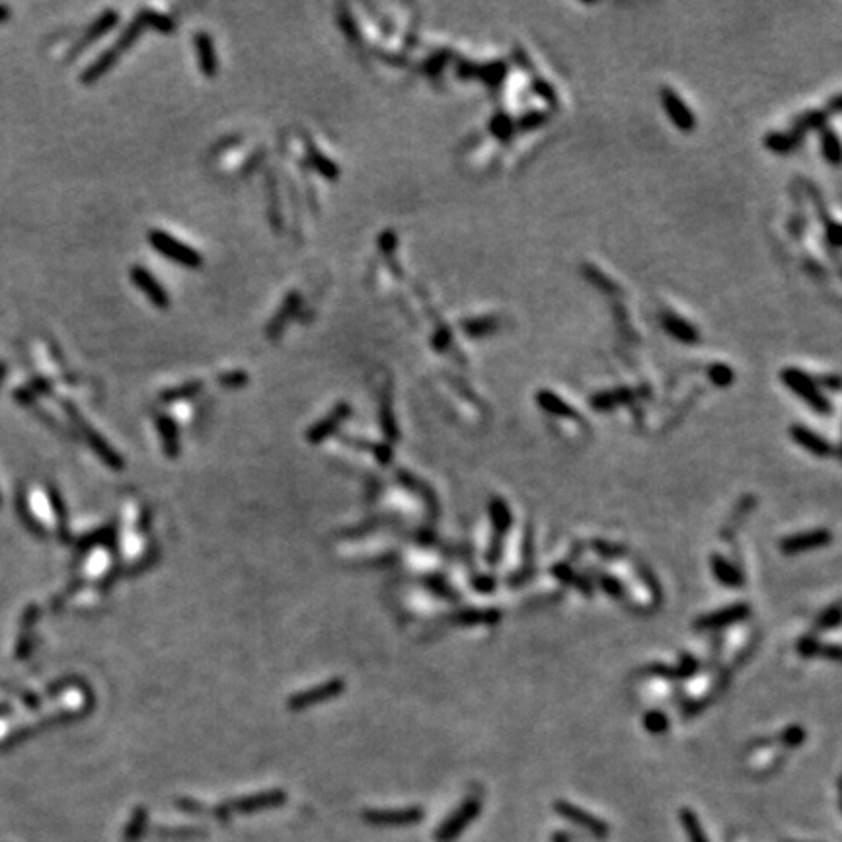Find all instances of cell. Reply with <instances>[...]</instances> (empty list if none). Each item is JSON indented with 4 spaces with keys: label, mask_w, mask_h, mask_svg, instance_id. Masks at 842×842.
I'll list each match as a JSON object with an SVG mask.
<instances>
[{
    "label": "cell",
    "mask_w": 842,
    "mask_h": 842,
    "mask_svg": "<svg viewBox=\"0 0 842 842\" xmlns=\"http://www.w3.org/2000/svg\"><path fill=\"white\" fill-rule=\"evenodd\" d=\"M131 281H133V285L139 291H142L145 293V296H147L150 303L155 304V306H158V308H166L168 304H170V296H168V293H166V289L156 281V277L148 269H145V267L140 266H135L133 269H131Z\"/></svg>",
    "instance_id": "8992f818"
},
{
    "label": "cell",
    "mask_w": 842,
    "mask_h": 842,
    "mask_svg": "<svg viewBox=\"0 0 842 842\" xmlns=\"http://www.w3.org/2000/svg\"><path fill=\"white\" fill-rule=\"evenodd\" d=\"M643 725H645L648 732L659 735V733H665L669 729V719L661 712H648L645 717H643Z\"/></svg>",
    "instance_id": "4316f807"
},
{
    "label": "cell",
    "mask_w": 842,
    "mask_h": 842,
    "mask_svg": "<svg viewBox=\"0 0 842 842\" xmlns=\"http://www.w3.org/2000/svg\"><path fill=\"white\" fill-rule=\"evenodd\" d=\"M298 304H301V295H298V293H291V295L285 298L283 306H281L279 311H277V314L271 318V322L267 324V336H269V338H277V336H279L283 326L287 324L289 320L295 316Z\"/></svg>",
    "instance_id": "9a60e30c"
},
{
    "label": "cell",
    "mask_w": 842,
    "mask_h": 842,
    "mask_svg": "<svg viewBox=\"0 0 842 842\" xmlns=\"http://www.w3.org/2000/svg\"><path fill=\"white\" fill-rule=\"evenodd\" d=\"M554 809H556V813L560 815V817L568 819L569 823H576L577 827L589 831L591 835H595V836L608 835V825H606L605 821H601L598 817L591 815V813H587L585 809H581V807H577V806H573V804H569V801H563V799H560V801H556L554 804Z\"/></svg>",
    "instance_id": "3957f363"
},
{
    "label": "cell",
    "mask_w": 842,
    "mask_h": 842,
    "mask_svg": "<svg viewBox=\"0 0 842 842\" xmlns=\"http://www.w3.org/2000/svg\"><path fill=\"white\" fill-rule=\"evenodd\" d=\"M782 380L791 392H796L799 398H804L809 406L819 412V414H831V402H828L819 392L817 385L807 377L804 370L786 369L782 373Z\"/></svg>",
    "instance_id": "7a4b0ae2"
},
{
    "label": "cell",
    "mask_w": 842,
    "mask_h": 842,
    "mask_svg": "<svg viewBox=\"0 0 842 842\" xmlns=\"http://www.w3.org/2000/svg\"><path fill=\"white\" fill-rule=\"evenodd\" d=\"M118 20H119L118 10H105L104 14L100 16L96 22L90 24L88 30L84 31V36H82L80 41L74 45L73 53L80 51V49H84V47H86L88 43H92V41H96V39H100L102 36H105V33H108V31H110L111 28L118 24Z\"/></svg>",
    "instance_id": "8fae6325"
},
{
    "label": "cell",
    "mask_w": 842,
    "mask_h": 842,
    "mask_svg": "<svg viewBox=\"0 0 842 842\" xmlns=\"http://www.w3.org/2000/svg\"><path fill=\"white\" fill-rule=\"evenodd\" d=\"M341 688H343V685H341L340 680H333V682L322 685L318 690H308V692H303V695L293 696V698H291V708L301 710L304 708V706L316 704V702L324 700V698H330V696L338 695Z\"/></svg>",
    "instance_id": "2e32d148"
},
{
    "label": "cell",
    "mask_w": 842,
    "mask_h": 842,
    "mask_svg": "<svg viewBox=\"0 0 842 842\" xmlns=\"http://www.w3.org/2000/svg\"><path fill=\"white\" fill-rule=\"evenodd\" d=\"M663 326H665L667 332L671 333V336H675L677 340L687 341V343H692V341L698 340V333H696L695 328L688 324V322H685V320L672 316V314L665 316V320H663Z\"/></svg>",
    "instance_id": "44dd1931"
},
{
    "label": "cell",
    "mask_w": 842,
    "mask_h": 842,
    "mask_svg": "<svg viewBox=\"0 0 842 842\" xmlns=\"http://www.w3.org/2000/svg\"><path fill=\"white\" fill-rule=\"evenodd\" d=\"M821 145H823L825 158H828L831 162L835 164L838 162V158H841V142H838V137H836L833 131H825V133H823Z\"/></svg>",
    "instance_id": "484cf974"
},
{
    "label": "cell",
    "mask_w": 842,
    "mask_h": 842,
    "mask_svg": "<svg viewBox=\"0 0 842 842\" xmlns=\"http://www.w3.org/2000/svg\"><path fill=\"white\" fill-rule=\"evenodd\" d=\"M378 244H380V250H383V254L385 256H388V254H394V248H396V234L392 232V230H386L385 234L380 237V240H378Z\"/></svg>",
    "instance_id": "f35d334b"
},
{
    "label": "cell",
    "mask_w": 842,
    "mask_h": 842,
    "mask_svg": "<svg viewBox=\"0 0 842 842\" xmlns=\"http://www.w3.org/2000/svg\"><path fill=\"white\" fill-rule=\"evenodd\" d=\"M821 650H823V645H819V642L813 640V638H804V640L799 642V653H801L804 658L821 655Z\"/></svg>",
    "instance_id": "d590c367"
},
{
    "label": "cell",
    "mask_w": 842,
    "mask_h": 842,
    "mask_svg": "<svg viewBox=\"0 0 842 842\" xmlns=\"http://www.w3.org/2000/svg\"><path fill=\"white\" fill-rule=\"evenodd\" d=\"M838 622H841V608H838V605H833L831 608H828L827 613L821 616L819 622H817V628L819 630L836 628V626H838Z\"/></svg>",
    "instance_id": "f546056e"
},
{
    "label": "cell",
    "mask_w": 842,
    "mask_h": 842,
    "mask_svg": "<svg viewBox=\"0 0 842 842\" xmlns=\"http://www.w3.org/2000/svg\"><path fill=\"white\" fill-rule=\"evenodd\" d=\"M464 330L470 336H486L494 330V324L489 320H474V322H466Z\"/></svg>",
    "instance_id": "e575fe53"
},
{
    "label": "cell",
    "mask_w": 842,
    "mask_h": 842,
    "mask_svg": "<svg viewBox=\"0 0 842 842\" xmlns=\"http://www.w3.org/2000/svg\"><path fill=\"white\" fill-rule=\"evenodd\" d=\"M306 152H308L311 164L314 166V168H316L318 174H322V176L328 177V180H336V177L340 176V168H338V164L332 162L328 156L322 155V152H320V150L314 147V142H311V139H306Z\"/></svg>",
    "instance_id": "ffe728a7"
},
{
    "label": "cell",
    "mask_w": 842,
    "mask_h": 842,
    "mask_svg": "<svg viewBox=\"0 0 842 842\" xmlns=\"http://www.w3.org/2000/svg\"><path fill=\"white\" fill-rule=\"evenodd\" d=\"M349 404H338V406L333 407V412L330 415H326L324 420L318 421L316 425L308 431V441L311 443H320L322 439H326V437L330 435L332 431H336V427L340 425L341 421L345 420L349 415Z\"/></svg>",
    "instance_id": "30bf717a"
},
{
    "label": "cell",
    "mask_w": 842,
    "mask_h": 842,
    "mask_svg": "<svg viewBox=\"0 0 842 842\" xmlns=\"http://www.w3.org/2000/svg\"><path fill=\"white\" fill-rule=\"evenodd\" d=\"M747 616H751V608H749L745 603H737V605H729L725 606V608H722V610H716V613H710L706 614V616H702V618L696 620L695 628L719 630L729 626V624H735V622L745 620Z\"/></svg>",
    "instance_id": "5b68a950"
},
{
    "label": "cell",
    "mask_w": 842,
    "mask_h": 842,
    "mask_svg": "<svg viewBox=\"0 0 842 842\" xmlns=\"http://www.w3.org/2000/svg\"><path fill=\"white\" fill-rule=\"evenodd\" d=\"M121 55H123V53L119 51L115 45L110 47V49H105V51L82 73V82H84V84H94L96 80H100L108 71H111V68L115 67V63H118Z\"/></svg>",
    "instance_id": "7c38bea8"
},
{
    "label": "cell",
    "mask_w": 842,
    "mask_h": 842,
    "mask_svg": "<svg viewBox=\"0 0 842 842\" xmlns=\"http://www.w3.org/2000/svg\"><path fill=\"white\" fill-rule=\"evenodd\" d=\"M201 383L199 380H192V383H185V385L177 386V388H168L166 392H162V396L160 398L164 400V402H172V400H180V398H189V396H193V394H197V392L201 390Z\"/></svg>",
    "instance_id": "d4e9b609"
},
{
    "label": "cell",
    "mask_w": 842,
    "mask_h": 842,
    "mask_svg": "<svg viewBox=\"0 0 842 842\" xmlns=\"http://www.w3.org/2000/svg\"><path fill=\"white\" fill-rule=\"evenodd\" d=\"M790 435L799 447H804L806 451H809L815 457H835L836 454V449L833 445L825 441L819 433H815V431L804 427V425H794L790 429Z\"/></svg>",
    "instance_id": "52a82bcc"
},
{
    "label": "cell",
    "mask_w": 842,
    "mask_h": 842,
    "mask_svg": "<svg viewBox=\"0 0 842 842\" xmlns=\"http://www.w3.org/2000/svg\"><path fill=\"white\" fill-rule=\"evenodd\" d=\"M492 131H494L497 137H507V135L513 131V123H511L509 119L505 118V115H499V118L494 119V123H492Z\"/></svg>",
    "instance_id": "74e56055"
},
{
    "label": "cell",
    "mask_w": 842,
    "mask_h": 842,
    "mask_svg": "<svg viewBox=\"0 0 842 842\" xmlns=\"http://www.w3.org/2000/svg\"><path fill=\"white\" fill-rule=\"evenodd\" d=\"M833 540V534L825 529H817V531L801 532V534H791L788 539H784L780 542L784 554H801V552H809V550H817V548L827 546L828 542Z\"/></svg>",
    "instance_id": "277c9868"
},
{
    "label": "cell",
    "mask_w": 842,
    "mask_h": 842,
    "mask_svg": "<svg viewBox=\"0 0 842 842\" xmlns=\"http://www.w3.org/2000/svg\"><path fill=\"white\" fill-rule=\"evenodd\" d=\"M148 242H150V246H152L158 254H162V256H166V258L172 259V261H176L180 266L195 269V267H199L201 264H203V258H201L199 251L193 250L192 246L180 242L177 238H174L172 234H168V232H164V230H150V232H148Z\"/></svg>",
    "instance_id": "6da1fadb"
},
{
    "label": "cell",
    "mask_w": 842,
    "mask_h": 842,
    "mask_svg": "<svg viewBox=\"0 0 842 842\" xmlns=\"http://www.w3.org/2000/svg\"><path fill=\"white\" fill-rule=\"evenodd\" d=\"M804 739H806V732H804L799 725H791V727H788V729H786L782 735L784 743H786V745H790V747L801 745V743H804Z\"/></svg>",
    "instance_id": "836d02e7"
},
{
    "label": "cell",
    "mask_w": 842,
    "mask_h": 842,
    "mask_svg": "<svg viewBox=\"0 0 842 842\" xmlns=\"http://www.w3.org/2000/svg\"><path fill=\"white\" fill-rule=\"evenodd\" d=\"M552 842H568V836L561 835V833H556L554 836H552Z\"/></svg>",
    "instance_id": "ab89813d"
},
{
    "label": "cell",
    "mask_w": 842,
    "mask_h": 842,
    "mask_svg": "<svg viewBox=\"0 0 842 842\" xmlns=\"http://www.w3.org/2000/svg\"><path fill=\"white\" fill-rule=\"evenodd\" d=\"M158 429H160V433H162L166 452H168L170 457H176L177 454V431H176V425H174V421H172L170 417H166V415H158Z\"/></svg>",
    "instance_id": "cb8c5ba5"
},
{
    "label": "cell",
    "mask_w": 842,
    "mask_h": 842,
    "mask_svg": "<svg viewBox=\"0 0 842 842\" xmlns=\"http://www.w3.org/2000/svg\"><path fill=\"white\" fill-rule=\"evenodd\" d=\"M137 20H139L142 26H150V28H155V30L160 31V33H172V30H174V22H172L168 16L160 14V12H155V10H150V8L140 10Z\"/></svg>",
    "instance_id": "603a6c76"
},
{
    "label": "cell",
    "mask_w": 842,
    "mask_h": 842,
    "mask_svg": "<svg viewBox=\"0 0 842 842\" xmlns=\"http://www.w3.org/2000/svg\"><path fill=\"white\" fill-rule=\"evenodd\" d=\"M766 145L776 152H786V150H790L794 147V139L788 137V135H770L766 139Z\"/></svg>",
    "instance_id": "4dcf8cb0"
},
{
    "label": "cell",
    "mask_w": 842,
    "mask_h": 842,
    "mask_svg": "<svg viewBox=\"0 0 842 842\" xmlns=\"http://www.w3.org/2000/svg\"><path fill=\"white\" fill-rule=\"evenodd\" d=\"M712 571H714L717 581L725 587H741L743 585V577L739 573V569L725 560L724 556H712Z\"/></svg>",
    "instance_id": "e0dca14e"
},
{
    "label": "cell",
    "mask_w": 842,
    "mask_h": 842,
    "mask_svg": "<svg viewBox=\"0 0 842 842\" xmlns=\"http://www.w3.org/2000/svg\"><path fill=\"white\" fill-rule=\"evenodd\" d=\"M661 98H663V105H665L667 115L672 119V123L679 127L680 131L690 133V131H692L696 125L695 115L690 113V110H688L687 105H685V102H682V100L677 96V92H675V90L665 88L663 90V96Z\"/></svg>",
    "instance_id": "ba28073f"
},
{
    "label": "cell",
    "mask_w": 842,
    "mask_h": 842,
    "mask_svg": "<svg viewBox=\"0 0 842 842\" xmlns=\"http://www.w3.org/2000/svg\"><path fill=\"white\" fill-rule=\"evenodd\" d=\"M536 400H539V406L542 407L544 412H548V414L558 415V417H576V412L569 407L568 402H563L560 396H556L554 392H539Z\"/></svg>",
    "instance_id": "d6986e66"
},
{
    "label": "cell",
    "mask_w": 842,
    "mask_h": 842,
    "mask_svg": "<svg viewBox=\"0 0 842 842\" xmlns=\"http://www.w3.org/2000/svg\"><path fill=\"white\" fill-rule=\"evenodd\" d=\"M710 378L714 380V385L717 386H727L732 385L733 380V370L725 365H714L710 369Z\"/></svg>",
    "instance_id": "f1b7e54d"
},
{
    "label": "cell",
    "mask_w": 842,
    "mask_h": 842,
    "mask_svg": "<svg viewBox=\"0 0 842 842\" xmlns=\"http://www.w3.org/2000/svg\"><path fill=\"white\" fill-rule=\"evenodd\" d=\"M478 813H480V801L478 799H468L464 806L460 807L451 819L447 821V825L443 828V836H447V838L457 836L468 823H472L478 817Z\"/></svg>",
    "instance_id": "4fadbf2b"
},
{
    "label": "cell",
    "mask_w": 842,
    "mask_h": 842,
    "mask_svg": "<svg viewBox=\"0 0 842 842\" xmlns=\"http://www.w3.org/2000/svg\"><path fill=\"white\" fill-rule=\"evenodd\" d=\"M68 412L73 414V417H74V420H76V423H80L82 431L86 433V439H88L90 445H92V447L96 449L98 454H100V457L104 458V460H105V462H108V464H111V466H121V460H119L118 454H115V452L111 451V447H108V445H105L104 441L100 439V435H98L96 431H92V429H90L88 425L84 423V420H82L80 415L76 414V412H74V410L71 406H68Z\"/></svg>",
    "instance_id": "ac0fdd59"
},
{
    "label": "cell",
    "mask_w": 842,
    "mask_h": 842,
    "mask_svg": "<svg viewBox=\"0 0 842 842\" xmlns=\"http://www.w3.org/2000/svg\"><path fill=\"white\" fill-rule=\"evenodd\" d=\"M489 517H492V525H494V540H499V542H503V536H505V532L509 531L511 525H513V519H511V511L509 507H507V503L503 501V499H499V497H494L492 501H489Z\"/></svg>",
    "instance_id": "5bb4252c"
},
{
    "label": "cell",
    "mask_w": 842,
    "mask_h": 842,
    "mask_svg": "<svg viewBox=\"0 0 842 842\" xmlns=\"http://www.w3.org/2000/svg\"><path fill=\"white\" fill-rule=\"evenodd\" d=\"M680 825L685 828V833L690 838V842H708V836L704 833L700 821H698L692 809H688V807L680 809Z\"/></svg>",
    "instance_id": "7402d4cb"
},
{
    "label": "cell",
    "mask_w": 842,
    "mask_h": 842,
    "mask_svg": "<svg viewBox=\"0 0 842 842\" xmlns=\"http://www.w3.org/2000/svg\"><path fill=\"white\" fill-rule=\"evenodd\" d=\"M340 24L341 28H343V31L348 33L349 39H353V41H357L359 39V31H357V28H355V22L353 18H351V14L348 12V8H340Z\"/></svg>",
    "instance_id": "1f68e13d"
},
{
    "label": "cell",
    "mask_w": 842,
    "mask_h": 842,
    "mask_svg": "<svg viewBox=\"0 0 842 842\" xmlns=\"http://www.w3.org/2000/svg\"><path fill=\"white\" fill-rule=\"evenodd\" d=\"M392 404L388 398L383 400V407H380V420H383V429L386 435H390V439H396V425H394V415H392Z\"/></svg>",
    "instance_id": "83f0119b"
},
{
    "label": "cell",
    "mask_w": 842,
    "mask_h": 842,
    "mask_svg": "<svg viewBox=\"0 0 842 842\" xmlns=\"http://www.w3.org/2000/svg\"><path fill=\"white\" fill-rule=\"evenodd\" d=\"M193 43H195L199 71L209 78H213L214 74L219 73V59H217V51H214L213 37L209 36L207 31H199L193 39Z\"/></svg>",
    "instance_id": "9c48e42d"
},
{
    "label": "cell",
    "mask_w": 842,
    "mask_h": 842,
    "mask_svg": "<svg viewBox=\"0 0 842 842\" xmlns=\"http://www.w3.org/2000/svg\"><path fill=\"white\" fill-rule=\"evenodd\" d=\"M598 581H601V585H603V589H605L610 597L614 598H620L624 593H622V585L620 581H616V579H613V577L608 576H601L598 577Z\"/></svg>",
    "instance_id": "8d00e7d4"
},
{
    "label": "cell",
    "mask_w": 842,
    "mask_h": 842,
    "mask_svg": "<svg viewBox=\"0 0 842 842\" xmlns=\"http://www.w3.org/2000/svg\"><path fill=\"white\" fill-rule=\"evenodd\" d=\"M219 380H221V385L224 386H242L248 383V375H246L244 370H230V373H224V375H221L219 377Z\"/></svg>",
    "instance_id": "d6a6232c"
}]
</instances>
